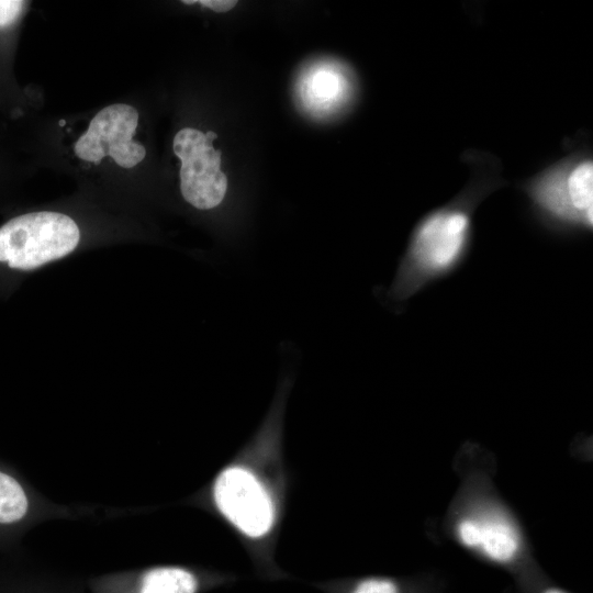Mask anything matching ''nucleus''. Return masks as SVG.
I'll use <instances>...</instances> for the list:
<instances>
[{
	"instance_id": "obj_4",
	"label": "nucleus",
	"mask_w": 593,
	"mask_h": 593,
	"mask_svg": "<svg viewBox=\"0 0 593 593\" xmlns=\"http://www.w3.org/2000/svg\"><path fill=\"white\" fill-rule=\"evenodd\" d=\"M212 496L221 516L246 541L262 542L278 526V494L248 461L237 459L224 467L213 482Z\"/></svg>"
},
{
	"instance_id": "obj_10",
	"label": "nucleus",
	"mask_w": 593,
	"mask_h": 593,
	"mask_svg": "<svg viewBox=\"0 0 593 593\" xmlns=\"http://www.w3.org/2000/svg\"><path fill=\"white\" fill-rule=\"evenodd\" d=\"M480 544L491 558L499 561L511 559L517 549L515 537L510 528L502 524L482 526Z\"/></svg>"
},
{
	"instance_id": "obj_2",
	"label": "nucleus",
	"mask_w": 593,
	"mask_h": 593,
	"mask_svg": "<svg viewBox=\"0 0 593 593\" xmlns=\"http://www.w3.org/2000/svg\"><path fill=\"white\" fill-rule=\"evenodd\" d=\"M126 233L122 226L91 222L66 209H37L10 217L0 225V296L8 299L35 272Z\"/></svg>"
},
{
	"instance_id": "obj_9",
	"label": "nucleus",
	"mask_w": 593,
	"mask_h": 593,
	"mask_svg": "<svg viewBox=\"0 0 593 593\" xmlns=\"http://www.w3.org/2000/svg\"><path fill=\"white\" fill-rule=\"evenodd\" d=\"M27 510V499L21 485L10 475L0 472V523L21 519Z\"/></svg>"
},
{
	"instance_id": "obj_7",
	"label": "nucleus",
	"mask_w": 593,
	"mask_h": 593,
	"mask_svg": "<svg viewBox=\"0 0 593 593\" xmlns=\"http://www.w3.org/2000/svg\"><path fill=\"white\" fill-rule=\"evenodd\" d=\"M307 86V94L326 107L340 105L347 102L354 92L350 72L336 65H326L325 70L313 72Z\"/></svg>"
},
{
	"instance_id": "obj_15",
	"label": "nucleus",
	"mask_w": 593,
	"mask_h": 593,
	"mask_svg": "<svg viewBox=\"0 0 593 593\" xmlns=\"http://www.w3.org/2000/svg\"><path fill=\"white\" fill-rule=\"evenodd\" d=\"M542 593H567V592L557 588H549L545 590Z\"/></svg>"
},
{
	"instance_id": "obj_11",
	"label": "nucleus",
	"mask_w": 593,
	"mask_h": 593,
	"mask_svg": "<svg viewBox=\"0 0 593 593\" xmlns=\"http://www.w3.org/2000/svg\"><path fill=\"white\" fill-rule=\"evenodd\" d=\"M346 593H400V586L392 579L370 577L355 582Z\"/></svg>"
},
{
	"instance_id": "obj_13",
	"label": "nucleus",
	"mask_w": 593,
	"mask_h": 593,
	"mask_svg": "<svg viewBox=\"0 0 593 593\" xmlns=\"http://www.w3.org/2000/svg\"><path fill=\"white\" fill-rule=\"evenodd\" d=\"M459 534L467 546H477L481 541V527L471 521H463L459 524Z\"/></svg>"
},
{
	"instance_id": "obj_8",
	"label": "nucleus",
	"mask_w": 593,
	"mask_h": 593,
	"mask_svg": "<svg viewBox=\"0 0 593 593\" xmlns=\"http://www.w3.org/2000/svg\"><path fill=\"white\" fill-rule=\"evenodd\" d=\"M199 578L181 567H158L148 570L141 583L139 593H198Z\"/></svg>"
},
{
	"instance_id": "obj_12",
	"label": "nucleus",
	"mask_w": 593,
	"mask_h": 593,
	"mask_svg": "<svg viewBox=\"0 0 593 593\" xmlns=\"http://www.w3.org/2000/svg\"><path fill=\"white\" fill-rule=\"evenodd\" d=\"M25 2L0 1V27L12 24L22 13Z\"/></svg>"
},
{
	"instance_id": "obj_1",
	"label": "nucleus",
	"mask_w": 593,
	"mask_h": 593,
	"mask_svg": "<svg viewBox=\"0 0 593 593\" xmlns=\"http://www.w3.org/2000/svg\"><path fill=\"white\" fill-rule=\"evenodd\" d=\"M471 168L466 187L451 200L426 213L415 224L398 264L385 300L401 306L430 283L454 273L470 253L474 213L492 192L505 186L501 163L478 150L463 155Z\"/></svg>"
},
{
	"instance_id": "obj_3",
	"label": "nucleus",
	"mask_w": 593,
	"mask_h": 593,
	"mask_svg": "<svg viewBox=\"0 0 593 593\" xmlns=\"http://www.w3.org/2000/svg\"><path fill=\"white\" fill-rule=\"evenodd\" d=\"M523 191L537 219L556 232H588L593 224V160L578 150L527 179Z\"/></svg>"
},
{
	"instance_id": "obj_6",
	"label": "nucleus",
	"mask_w": 593,
	"mask_h": 593,
	"mask_svg": "<svg viewBox=\"0 0 593 593\" xmlns=\"http://www.w3.org/2000/svg\"><path fill=\"white\" fill-rule=\"evenodd\" d=\"M137 126L136 108L127 103L107 105L94 114L86 132L75 142V155L93 164L110 157L121 168H134L146 156L144 145L134 139Z\"/></svg>"
},
{
	"instance_id": "obj_14",
	"label": "nucleus",
	"mask_w": 593,
	"mask_h": 593,
	"mask_svg": "<svg viewBox=\"0 0 593 593\" xmlns=\"http://www.w3.org/2000/svg\"><path fill=\"white\" fill-rule=\"evenodd\" d=\"M182 3L191 4L199 3L202 7H206L216 12H226L233 9L237 1L234 0H199V1H182Z\"/></svg>"
},
{
	"instance_id": "obj_5",
	"label": "nucleus",
	"mask_w": 593,
	"mask_h": 593,
	"mask_svg": "<svg viewBox=\"0 0 593 593\" xmlns=\"http://www.w3.org/2000/svg\"><path fill=\"white\" fill-rule=\"evenodd\" d=\"M216 134L193 127L181 128L172 149L180 159L179 190L186 204L199 212H211L223 203L227 178L221 170V152L214 149Z\"/></svg>"
}]
</instances>
